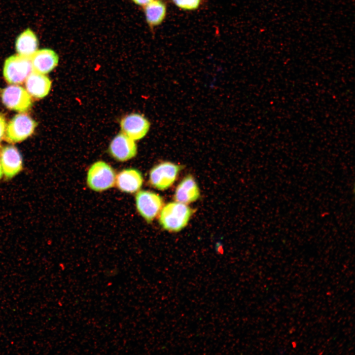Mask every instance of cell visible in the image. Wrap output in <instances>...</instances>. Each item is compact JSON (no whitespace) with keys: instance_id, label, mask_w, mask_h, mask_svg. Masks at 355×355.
I'll return each mask as SVG.
<instances>
[{"instance_id":"obj_1","label":"cell","mask_w":355,"mask_h":355,"mask_svg":"<svg viewBox=\"0 0 355 355\" xmlns=\"http://www.w3.org/2000/svg\"><path fill=\"white\" fill-rule=\"evenodd\" d=\"M193 210L187 204L170 202L163 207L159 215L162 227L170 232H178L187 224Z\"/></svg>"},{"instance_id":"obj_2","label":"cell","mask_w":355,"mask_h":355,"mask_svg":"<svg viewBox=\"0 0 355 355\" xmlns=\"http://www.w3.org/2000/svg\"><path fill=\"white\" fill-rule=\"evenodd\" d=\"M116 175L113 168L103 161L94 163L89 168L87 183L93 190L101 192L112 187L115 183Z\"/></svg>"},{"instance_id":"obj_3","label":"cell","mask_w":355,"mask_h":355,"mask_svg":"<svg viewBox=\"0 0 355 355\" xmlns=\"http://www.w3.org/2000/svg\"><path fill=\"white\" fill-rule=\"evenodd\" d=\"M37 125V123L29 115L18 114L6 126L5 140L9 143L21 142L33 134Z\"/></svg>"},{"instance_id":"obj_4","label":"cell","mask_w":355,"mask_h":355,"mask_svg":"<svg viewBox=\"0 0 355 355\" xmlns=\"http://www.w3.org/2000/svg\"><path fill=\"white\" fill-rule=\"evenodd\" d=\"M33 71L31 59L17 54L10 56L5 60L3 74L8 83L21 84Z\"/></svg>"},{"instance_id":"obj_5","label":"cell","mask_w":355,"mask_h":355,"mask_svg":"<svg viewBox=\"0 0 355 355\" xmlns=\"http://www.w3.org/2000/svg\"><path fill=\"white\" fill-rule=\"evenodd\" d=\"M182 166L169 161L162 162L155 166L149 173V181L155 188L167 189L176 181Z\"/></svg>"},{"instance_id":"obj_6","label":"cell","mask_w":355,"mask_h":355,"mask_svg":"<svg viewBox=\"0 0 355 355\" xmlns=\"http://www.w3.org/2000/svg\"><path fill=\"white\" fill-rule=\"evenodd\" d=\"M3 104L8 109L23 113L33 106L31 95L22 87L12 85L3 89L0 93Z\"/></svg>"},{"instance_id":"obj_7","label":"cell","mask_w":355,"mask_h":355,"mask_svg":"<svg viewBox=\"0 0 355 355\" xmlns=\"http://www.w3.org/2000/svg\"><path fill=\"white\" fill-rule=\"evenodd\" d=\"M137 209L141 215L148 223L159 214L163 200L158 194L149 191L141 190L136 195Z\"/></svg>"},{"instance_id":"obj_8","label":"cell","mask_w":355,"mask_h":355,"mask_svg":"<svg viewBox=\"0 0 355 355\" xmlns=\"http://www.w3.org/2000/svg\"><path fill=\"white\" fill-rule=\"evenodd\" d=\"M120 127L121 132L136 141L143 139L147 135L150 123L144 115L132 113L120 120Z\"/></svg>"},{"instance_id":"obj_9","label":"cell","mask_w":355,"mask_h":355,"mask_svg":"<svg viewBox=\"0 0 355 355\" xmlns=\"http://www.w3.org/2000/svg\"><path fill=\"white\" fill-rule=\"evenodd\" d=\"M135 142L121 132L111 140L108 146L109 153L118 161L124 162L131 159L137 153Z\"/></svg>"},{"instance_id":"obj_10","label":"cell","mask_w":355,"mask_h":355,"mask_svg":"<svg viewBox=\"0 0 355 355\" xmlns=\"http://www.w3.org/2000/svg\"><path fill=\"white\" fill-rule=\"evenodd\" d=\"M0 163L3 174L7 179L13 178L23 169L21 154L13 145L0 148Z\"/></svg>"},{"instance_id":"obj_11","label":"cell","mask_w":355,"mask_h":355,"mask_svg":"<svg viewBox=\"0 0 355 355\" xmlns=\"http://www.w3.org/2000/svg\"><path fill=\"white\" fill-rule=\"evenodd\" d=\"M30 59L33 71L43 74L53 71L59 60L57 53L50 48L37 50Z\"/></svg>"},{"instance_id":"obj_12","label":"cell","mask_w":355,"mask_h":355,"mask_svg":"<svg viewBox=\"0 0 355 355\" xmlns=\"http://www.w3.org/2000/svg\"><path fill=\"white\" fill-rule=\"evenodd\" d=\"M142 183L143 177L142 173L136 169H124L116 176V185L122 192L135 193L141 188Z\"/></svg>"},{"instance_id":"obj_13","label":"cell","mask_w":355,"mask_h":355,"mask_svg":"<svg viewBox=\"0 0 355 355\" xmlns=\"http://www.w3.org/2000/svg\"><path fill=\"white\" fill-rule=\"evenodd\" d=\"M52 82L47 76L33 71L25 80L28 93L34 98L41 99L47 96L51 88Z\"/></svg>"},{"instance_id":"obj_14","label":"cell","mask_w":355,"mask_h":355,"mask_svg":"<svg viewBox=\"0 0 355 355\" xmlns=\"http://www.w3.org/2000/svg\"><path fill=\"white\" fill-rule=\"evenodd\" d=\"M200 195V190L196 181L191 175H188L177 187L174 198L177 202L187 204L196 201Z\"/></svg>"},{"instance_id":"obj_15","label":"cell","mask_w":355,"mask_h":355,"mask_svg":"<svg viewBox=\"0 0 355 355\" xmlns=\"http://www.w3.org/2000/svg\"><path fill=\"white\" fill-rule=\"evenodd\" d=\"M15 45L18 55L31 58L38 50L39 41L35 32L27 28L16 37Z\"/></svg>"},{"instance_id":"obj_16","label":"cell","mask_w":355,"mask_h":355,"mask_svg":"<svg viewBox=\"0 0 355 355\" xmlns=\"http://www.w3.org/2000/svg\"><path fill=\"white\" fill-rule=\"evenodd\" d=\"M143 7L146 21L150 27L159 25L164 19L166 7L162 1L153 0Z\"/></svg>"},{"instance_id":"obj_17","label":"cell","mask_w":355,"mask_h":355,"mask_svg":"<svg viewBox=\"0 0 355 355\" xmlns=\"http://www.w3.org/2000/svg\"><path fill=\"white\" fill-rule=\"evenodd\" d=\"M174 3L178 7L184 10H194L197 9L200 3L201 0H173Z\"/></svg>"},{"instance_id":"obj_18","label":"cell","mask_w":355,"mask_h":355,"mask_svg":"<svg viewBox=\"0 0 355 355\" xmlns=\"http://www.w3.org/2000/svg\"><path fill=\"white\" fill-rule=\"evenodd\" d=\"M6 123L4 116L0 113V143L4 138Z\"/></svg>"},{"instance_id":"obj_19","label":"cell","mask_w":355,"mask_h":355,"mask_svg":"<svg viewBox=\"0 0 355 355\" xmlns=\"http://www.w3.org/2000/svg\"><path fill=\"white\" fill-rule=\"evenodd\" d=\"M133 2L139 6L144 7L153 0H132Z\"/></svg>"},{"instance_id":"obj_20","label":"cell","mask_w":355,"mask_h":355,"mask_svg":"<svg viewBox=\"0 0 355 355\" xmlns=\"http://www.w3.org/2000/svg\"><path fill=\"white\" fill-rule=\"evenodd\" d=\"M2 175H3V172H2L1 166V165L0 163V179L2 178Z\"/></svg>"}]
</instances>
